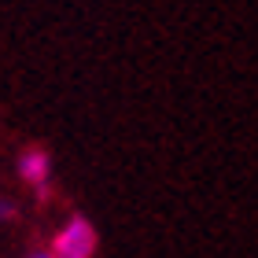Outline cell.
I'll list each match as a JSON object with an SVG mask.
<instances>
[{
  "mask_svg": "<svg viewBox=\"0 0 258 258\" xmlns=\"http://www.w3.org/2000/svg\"><path fill=\"white\" fill-rule=\"evenodd\" d=\"M92 251H96V229H92V221L81 218V214L70 218L59 229V236L52 240V254L55 258H92Z\"/></svg>",
  "mask_w": 258,
  "mask_h": 258,
  "instance_id": "1",
  "label": "cell"
},
{
  "mask_svg": "<svg viewBox=\"0 0 258 258\" xmlns=\"http://www.w3.org/2000/svg\"><path fill=\"white\" fill-rule=\"evenodd\" d=\"M4 218H11V203H4V199H0V221Z\"/></svg>",
  "mask_w": 258,
  "mask_h": 258,
  "instance_id": "3",
  "label": "cell"
},
{
  "mask_svg": "<svg viewBox=\"0 0 258 258\" xmlns=\"http://www.w3.org/2000/svg\"><path fill=\"white\" fill-rule=\"evenodd\" d=\"M19 173H22V181H26V184L37 188V196H48V177H52L48 151H41V148L22 151V155H19Z\"/></svg>",
  "mask_w": 258,
  "mask_h": 258,
  "instance_id": "2",
  "label": "cell"
},
{
  "mask_svg": "<svg viewBox=\"0 0 258 258\" xmlns=\"http://www.w3.org/2000/svg\"><path fill=\"white\" fill-rule=\"evenodd\" d=\"M30 258H55V254H52V251H44V254H30Z\"/></svg>",
  "mask_w": 258,
  "mask_h": 258,
  "instance_id": "4",
  "label": "cell"
}]
</instances>
